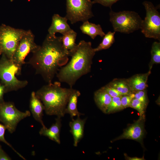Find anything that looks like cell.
Masks as SVG:
<instances>
[{
  "instance_id": "cell-1",
  "label": "cell",
  "mask_w": 160,
  "mask_h": 160,
  "mask_svg": "<svg viewBox=\"0 0 160 160\" xmlns=\"http://www.w3.org/2000/svg\"><path fill=\"white\" fill-rule=\"evenodd\" d=\"M28 63L47 84L52 81L62 67L68 62L69 54L62 44L61 36L47 34L41 45L32 53Z\"/></svg>"
},
{
  "instance_id": "cell-2",
  "label": "cell",
  "mask_w": 160,
  "mask_h": 160,
  "mask_svg": "<svg viewBox=\"0 0 160 160\" xmlns=\"http://www.w3.org/2000/svg\"><path fill=\"white\" fill-rule=\"evenodd\" d=\"M95 53L91 42L81 41L71 53L70 60L57 73L59 82L65 83L73 88L79 79L90 72Z\"/></svg>"
},
{
  "instance_id": "cell-3",
  "label": "cell",
  "mask_w": 160,
  "mask_h": 160,
  "mask_svg": "<svg viewBox=\"0 0 160 160\" xmlns=\"http://www.w3.org/2000/svg\"><path fill=\"white\" fill-rule=\"evenodd\" d=\"M75 89L62 87L60 82L56 81L43 86L35 92L43 103L47 115L61 118L65 114L68 100Z\"/></svg>"
},
{
  "instance_id": "cell-4",
  "label": "cell",
  "mask_w": 160,
  "mask_h": 160,
  "mask_svg": "<svg viewBox=\"0 0 160 160\" xmlns=\"http://www.w3.org/2000/svg\"><path fill=\"white\" fill-rule=\"evenodd\" d=\"M0 59V80L5 88V92L16 91L25 87L27 80H20L16 75H20L21 71L12 60L2 54Z\"/></svg>"
},
{
  "instance_id": "cell-5",
  "label": "cell",
  "mask_w": 160,
  "mask_h": 160,
  "mask_svg": "<svg viewBox=\"0 0 160 160\" xmlns=\"http://www.w3.org/2000/svg\"><path fill=\"white\" fill-rule=\"evenodd\" d=\"M109 15V20L115 32L129 34L140 29L143 20L135 11L115 12L111 10Z\"/></svg>"
},
{
  "instance_id": "cell-6",
  "label": "cell",
  "mask_w": 160,
  "mask_h": 160,
  "mask_svg": "<svg viewBox=\"0 0 160 160\" xmlns=\"http://www.w3.org/2000/svg\"><path fill=\"white\" fill-rule=\"evenodd\" d=\"M26 31L4 24L0 25V51L1 54L12 60L19 41Z\"/></svg>"
},
{
  "instance_id": "cell-7",
  "label": "cell",
  "mask_w": 160,
  "mask_h": 160,
  "mask_svg": "<svg viewBox=\"0 0 160 160\" xmlns=\"http://www.w3.org/2000/svg\"><path fill=\"white\" fill-rule=\"evenodd\" d=\"M143 4L146 10V16L142 20L140 29L146 38L160 41V14L151 2L144 1Z\"/></svg>"
},
{
  "instance_id": "cell-8",
  "label": "cell",
  "mask_w": 160,
  "mask_h": 160,
  "mask_svg": "<svg viewBox=\"0 0 160 160\" xmlns=\"http://www.w3.org/2000/svg\"><path fill=\"white\" fill-rule=\"evenodd\" d=\"M65 17L71 24L88 20L94 15L92 11L93 3L91 0H66Z\"/></svg>"
},
{
  "instance_id": "cell-9",
  "label": "cell",
  "mask_w": 160,
  "mask_h": 160,
  "mask_svg": "<svg viewBox=\"0 0 160 160\" xmlns=\"http://www.w3.org/2000/svg\"><path fill=\"white\" fill-rule=\"evenodd\" d=\"M30 111L22 112L15 107L14 103L0 102V121L11 133L15 131L18 123L31 116Z\"/></svg>"
},
{
  "instance_id": "cell-10",
  "label": "cell",
  "mask_w": 160,
  "mask_h": 160,
  "mask_svg": "<svg viewBox=\"0 0 160 160\" xmlns=\"http://www.w3.org/2000/svg\"><path fill=\"white\" fill-rule=\"evenodd\" d=\"M39 47L35 43V36L32 31L27 30L19 41L12 60L21 71L26 56L30 53L34 52Z\"/></svg>"
},
{
  "instance_id": "cell-11",
  "label": "cell",
  "mask_w": 160,
  "mask_h": 160,
  "mask_svg": "<svg viewBox=\"0 0 160 160\" xmlns=\"http://www.w3.org/2000/svg\"><path fill=\"white\" fill-rule=\"evenodd\" d=\"M145 117L140 116L133 124L125 129L123 133L113 141L122 139H129L141 142L145 133Z\"/></svg>"
},
{
  "instance_id": "cell-12",
  "label": "cell",
  "mask_w": 160,
  "mask_h": 160,
  "mask_svg": "<svg viewBox=\"0 0 160 160\" xmlns=\"http://www.w3.org/2000/svg\"><path fill=\"white\" fill-rule=\"evenodd\" d=\"M68 19L58 14H54L52 17V23L48 29V34L52 36L59 33L63 35L71 30V28L67 23Z\"/></svg>"
},
{
  "instance_id": "cell-13",
  "label": "cell",
  "mask_w": 160,
  "mask_h": 160,
  "mask_svg": "<svg viewBox=\"0 0 160 160\" xmlns=\"http://www.w3.org/2000/svg\"><path fill=\"white\" fill-rule=\"evenodd\" d=\"M86 120V118L82 119L80 116H77L76 119H72V121L69 123L70 132L73 137V145L75 147L77 146L78 143L83 137Z\"/></svg>"
},
{
  "instance_id": "cell-14",
  "label": "cell",
  "mask_w": 160,
  "mask_h": 160,
  "mask_svg": "<svg viewBox=\"0 0 160 160\" xmlns=\"http://www.w3.org/2000/svg\"><path fill=\"white\" fill-rule=\"evenodd\" d=\"M29 107L34 119L40 123L42 127L45 126L42 120L44 107L41 101L36 96V92L33 91L31 94Z\"/></svg>"
},
{
  "instance_id": "cell-15",
  "label": "cell",
  "mask_w": 160,
  "mask_h": 160,
  "mask_svg": "<svg viewBox=\"0 0 160 160\" xmlns=\"http://www.w3.org/2000/svg\"><path fill=\"white\" fill-rule=\"evenodd\" d=\"M61 118L57 117L55 122L49 128L45 126L42 127L39 131V134L47 137L50 140L60 144V133L62 126Z\"/></svg>"
},
{
  "instance_id": "cell-16",
  "label": "cell",
  "mask_w": 160,
  "mask_h": 160,
  "mask_svg": "<svg viewBox=\"0 0 160 160\" xmlns=\"http://www.w3.org/2000/svg\"><path fill=\"white\" fill-rule=\"evenodd\" d=\"M151 73V70L143 74L135 75L129 78L126 79L132 91L135 92L145 90L148 87L147 80Z\"/></svg>"
},
{
  "instance_id": "cell-17",
  "label": "cell",
  "mask_w": 160,
  "mask_h": 160,
  "mask_svg": "<svg viewBox=\"0 0 160 160\" xmlns=\"http://www.w3.org/2000/svg\"><path fill=\"white\" fill-rule=\"evenodd\" d=\"M94 100L98 108L103 113H106L112 97L101 87L95 92Z\"/></svg>"
},
{
  "instance_id": "cell-18",
  "label": "cell",
  "mask_w": 160,
  "mask_h": 160,
  "mask_svg": "<svg viewBox=\"0 0 160 160\" xmlns=\"http://www.w3.org/2000/svg\"><path fill=\"white\" fill-rule=\"evenodd\" d=\"M80 28L83 33L88 35L93 39L97 36L103 37L105 34L100 25L91 23L88 20L83 22Z\"/></svg>"
},
{
  "instance_id": "cell-19",
  "label": "cell",
  "mask_w": 160,
  "mask_h": 160,
  "mask_svg": "<svg viewBox=\"0 0 160 160\" xmlns=\"http://www.w3.org/2000/svg\"><path fill=\"white\" fill-rule=\"evenodd\" d=\"M80 95V92L75 89L71 95L68 103L65 113L69 114L71 119H73L74 116H80L81 115H84L79 112L77 108L78 100Z\"/></svg>"
},
{
  "instance_id": "cell-20",
  "label": "cell",
  "mask_w": 160,
  "mask_h": 160,
  "mask_svg": "<svg viewBox=\"0 0 160 160\" xmlns=\"http://www.w3.org/2000/svg\"><path fill=\"white\" fill-rule=\"evenodd\" d=\"M77 35L76 33L71 29L61 36L63 47L69 56L71 53L76 47V40Z\"/></svg>"
},
{
  "instance_id": "cell-21",
  "label": "cell",
  "mask_w": 160,
  "mask_h": 160,
  "mask_svg": "<svg viewBox=\"0 0 160 160\" xmlns=\"http://www.w3.org/2000/svg\"><path fill=\"white\" fill-rule=\"evenodd\" d=\"M109 84L122 95H129L133 93L128 84L126 79H116Z\"/></svg>"
},
{
  "instance_id": "cell-22",
  "label": "cell",
  "mask_w": 160,
  "mask_h": 160,
  "mask_svg": "<svg viewBox=\"0 0 160 160\" xmlns=\"http://www.w3.org/2000/svg\"><path fill=\"white\" fill-rule=\"evenodd\" d=\"M116 32L109 31L103 36L101 43L96 48L95 51L98 52L109 48L115 42V35Z\"/></svg>"
},
{
  "instance_id": "cell-23",
  "label": "cell",
  "mask_w": 160,
  "mask_h": 160,
  "mask_svg": "<svg viewBox=\"0 0 160 160\" xmlns=\"http://www.w3.org/2000/svg\"><path fill=\"white\" fill-rule=\"evenodd\" d=\"M151 59L149 64V70H151L154 64L160 63V43L156 41L153 44L151 51Z\"/></svg>"
},
{
  "instance_id": "cell-24",
  "label": "cell",
  "mask_w": 160,
  "mask_h": 160,
  "mask_svg": "<svg viewBox=\"0 0 160 160\" xmlns=\"http://www.w3.org/2000/svg\"><path fill=\"white\" fill-rule=\"evenodd\" d=\"M121 96L112 97V101L108 106L106 113L109 114L124 109L121 101Z\"/></svg>"
},
{
  "instance_id": "cell-25",
  "label": "cell",
  "mask_w": 160,
  "mask_h": 160,
  "mask_svg": "<svg viewBox=\"0 0 160 160\" xmlns=\"http://www.w3.org/2000/svg\"><path fill=\"white\" fill-rule=\"evenodd\" d=\"M129 107L137 110L139 113L140 117H145V112L147 106L140 100L133 98L132 100Z\"/></svg>"
},
{
  "instance_id": "cell-26",
  "label": "cell",
  "mask_w": 160,
  "mask_h": 160,
  "mask_svg": "<svg viewBox=\"0 0 160 160\" xmlns=\"http://www.w3.org/2000/svg\"><path fill=\"white\" fill-rule=\"evenodd\" d=\"M6 129V128L5 126L4 125L0 124V141L3 142L9 146L19 156L23 159L25 160V158L17 151L5 139L4 133Z\"/></svg>"
},
{
  "instance_id": "cell-27",
  "label": "cell",
  "mask_w": 160,
  "mask_h": 160,
  "mask_svg": "<svg viewBox=\"0 0 160 160\" xmlns=\"http://www.w3.org/2000/svg\"><path fill=\"white\" fill-rule=\"evenodd\" d=\"M133 93L134 98L140 100L147 106L148 101L145 90L137 91Z\"/></svg>"
},
{
  "instance_id": "cell-28",
  "label": "cell",
  "mask_w": 160,
  "mask_h": 160,
  "mask_svg": "<svg viewBox=\"0 0 160 160\" xmlns=\"http://www.w3.org/2000/svg\"><path fill=\"white\" fill-rule=\"evenodd\" d=\"M112 97H119L122 95L109 83L102 87Z\"/></svg>"
},
{
  "instance_id": "cell-29",
  "label": "cell",
  "mask_w": 160,
  "mask_h": 160,
  "mask_svg": "<svg viewBox=\"0 0 160 160\" xmlns=\"http://www.w3.org/2000/svg\"><path fill=\"white\" fill-rule=\"evenodd\" d=\"M134 98L133 92L129 95H124L121 96V101L124 109L129 107L132 100Z\"/></svg>"
},
{
  "instance_id": "cell-30",
  "label": "cell",
  "mask_w": 160,
  "mask_h": 160,
  "mask_svg": "<svg viewBox=\"0 0 160 160\" xmlns=\"http://www.w3.org/2000/svg\"><path fill=\"white\" fill-rule=\"evenodd\" d=\"M120 0H94L92 1L93 4H100L106 7H109L111 9L113 4Z\"/></svg>"
},
{
  "instance_id": "cell-31",
  "label": "cell",
  "mask_w": 160,
  "mask_h": 160,
  "mask_svg": "<svg viewBox=\"0 0 160 160\" xmlns=\"http://www.w3.org/2000/svg\"><path fill=\"white\" fill-rule=\"evenodd\" d=\"M4 92H5V87L1 84L0 81V102L4 101L3 95Z\"/></svg>"
},
{
  "instance_id": "cell-32",
  "label": "cell",
  "mask_w": 160,
  "mask_h": 160,
  "mask_svg": "<svg viewBox=\"0 0 160 160\" xmlns=\"http://www.w3.org/2000/svg\"><path fill=\"white\" fill-rule=\"evenodd\" d=\"M11 158L3 150L0 153V160H10Z\"/></svg>"
},
{
  "instance_id": "cell-33",
  "label": "cell",
  "mask_w": 160,
  "mask_h": 160,
  "mask_svg": "<svg viewBox=\"0 0 160 160\" xmlns=\"http://www.w3.org/2000/svg\"><path fill=\"white\" fill-rule=\"evenodd\" d=\"M124 156L125 159L128 160H144L145 159L143 156L142 158H139L136 157H130L128 156L126 153L124 154Z\"/></svg>"
},
{
  "instance_id": "cell-34",
  "label": "cell",
  "mask_w": 160,
  "mask_h": 160,
  "mask_svg": "<svg viewBox=\"0 0 160 160\" xmlns=\"http://www.w3.org/2000/svg\"><path fill=\"white\" fill-rule=\"evenodd\" d=\"M3 150L1 149V146L0 145V153L3 151Z\"/></svg>"
},
{
  "instance_id": "cell-35",
  "label": "cell",
  "mask_w": 160,
  "mask_h": 160,
  "mask_svg": "<svg viewBox=\"0 0 160 160\" xmlns=\"http://www.w3.org/2000/svg\"><path fill=\"white\" fill-rule=\"evenodd\" d=\"M14 0H10L11 2H12L14 1Z\"/></svg>"
},
{
  "instance_id": "cell-36",
  "label": "cell",
  "mask_w": 160,
  "mask_h": 160,
  "mask_svg": "<svg viewBox=\"0 0 160 160\" xmlns=\"http://www.w3.org/2000/svg\"><path fill=\"white\" fill-rule=\"evenodd\" d=\"M1 54V52L0 51V55Z\"/></svg>"
}]
</instances>
